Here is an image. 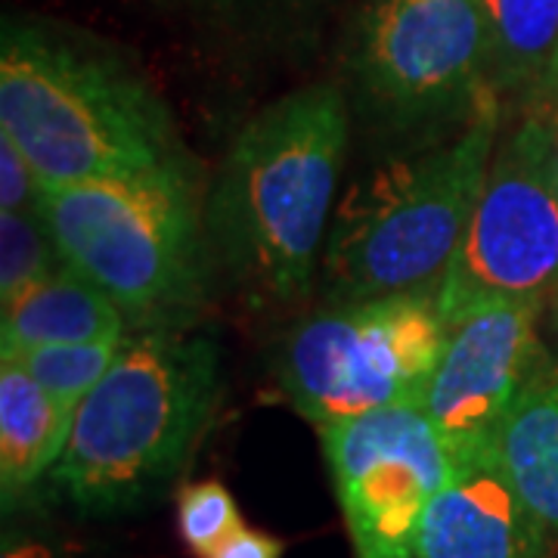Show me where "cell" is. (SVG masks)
Instances as JSON below:
<instances>
[{
  "label": "cell",
  "instance_id": "6da1fadb",
  "mask_svg": "<svg viewBox=\"0 0 558 558\" xmlns=\"http://www.w3.org/2000/svg\"><path fill=\"white\" fill-rule=\"evenodd\" d=\"M218 344L186 326L140 329L81 400L50 481L90 515L134 509L178 475L218 407Z\"/></svg>",
  "mask_w": 558,
  "mask_h": 558
},
{
  "label": "cell",
  "instance_id": "7a4b0ae2",
  "mask_svg": "<svg viewBox=\"0 0 558 558\" xmlns=\"http://www.w3.org/2000/svg\"><path fill=\"white\" fill-rule=\"evenodd\" d=\"M0 131L47 186L180 165L171 119L137 72L28 22H3Z\"/></svg>",
  "mask_w": 558,
  "mask_h": 558
},
{
  "label": "cell",
  "instance_id": "3957f363",
  "mask_svg": "<svg viewBox=\"0 0 558 558\" xmlns=\"http://www.w3.org/2000/svg\"><path fill=\"white\" fill-rule=\"evenodd\" d=\"M348 149L344 97L304 87L242 128L211 205L215 236L255 292L289 301L311 282Z\"/></svg>",
  "mask_w": 558,
  "mask_h": 558
},
{
  "label": "cell",
  "instance_id": "277c9868",
  "mask_svg": "<svg viewBox=\"0 0 558 558\" xmlns=\"http://www.w3.org/2000/svg\"><path fill=\"white\" fill-rule=\"evenodd\" d=\"M499 102L487 90L459 134L373 168L336 211L326 282L341 301L435 292L457 258L497 153Z\"/></svg>",
  "mask_w": 558,
  "mask_h": 558
},
{
  "label": "cell",
  "instance_id": "5b68a950",
  "mask_svg": "<svg viewBox=\"0 0 558 558\" xmlns=\"http://www.w3.org/2000/svg\"><path fill=\"white\" fill-rule=\"evenodd\" d=\"M40 211L62 264L100 286L131 323H186L202 295L205 240L183 161L47 186Z\"/></svg>",
  "mask_w": 558,
  "mask_h": 558
},
{
  "label": "cell",
  "instance_id": "8992f818",
  "mask_svg": "<svg viewBox=\"0 0 558 558\" xmlns=\"http://www.w3.org/2000/svg\"><path fill=\"white\" fill-rule=\"evenodd\" d=\"M444 341L438 292L348 301L292 329L279 360V385L317 428L422 403Z\"/></svg>",
  "mask_w": 558,
  "mask_h": 558
},
{
  "label": "cell",
  "instance_id": "52a82bcc",
  "mask_svg": "<svg viewBox=\"0 0 558 558\" xmlns=\"http://www.w3.org/2000/svg\"><path fill=\"white\" fill-rule=\"evenodd\" d=\"M558 286V140L527 119L497 143L457 258L440 279L444 323L490 299L543 301Z\"/></svg>",
  "mask_w": 558,
  "mask_h": 558
},
{
  "label": "cell",
  "instance_id": "ba28073f",
  "mask_svg": "<svg viewBox=\"0 0 558 558\" xmlns=\"http://www.w3.org/2000/svg\"><path fill=\"white\" fill-rule=\"evenodd\" d=\"M317 432L357 558H416L425 509L457 472L435 422L403 403Z\"/></svg>",
  "mask_w": 558,
  "mask_h": 558
},
{
  "label": "cell",
  "instance_id": "9c48e42d",
  "mask_svg": "<svg viewBox=\"0 0 558 558\" xmlns=\"http://www.w3.org/2000/svg\"><path fill=\"white\" fill-rule=\"evenodd\" d=\"M357 72L395 119H465L490 90L478 0H369L360 20Z\"/></svg>",
  "mask_w": 558,
  "mask_h": 558
},
{
  "label": "cell",
  "instance_id": "30bf717a",
  "mask_svg": "<svg viewBox=\"0 0 558 558\" xmlns=\"http://www.w3.org/2000/svg\"><path fill=\"white\" fill-rule=\"evenodd\" d=\"M539 301L490 299L447 323L422 410L459 462L497 453V435L543 363Z\"/></svg>",
  "mask_w": 558,
  "mask_h": 558
},
{
  "label": "cell",
  "instance_id": "8fae6325",
  "mask_svg": "<svg viewBox=\"0 0 558 558\" xmlns=\"http://www.w3.org/2000/svg\"><path fill=\"white\" fill-rule=\"evenodd\" d=\"M546 537L497 453L459 462L453 478L428 502L416 558H553Z\"/></svg>",
  "mask_w": 558,
  "mask_h": 558
},
{
  "label": "cell",
  "instance_id": "7c38bea8",
  "mask_svg": "<svg viewBox=\"0 0 558 558\" xmlns=\"http://www.w3.org/2000/svg\"><path fill=\"white\" fill-rule=\"evenodd\" d=\"M128 326L131 319L100 286L62 264L3 304L0 351L69 341H121Z\"/></svg>",
  "mask_w": 558,
  "mask_h": 558
},
{
  "label": "cell",
  "instance_id": "4fadbf2b",
  "mask_svg": "<svg viewBox=\"0 0 558 558\" xmlns=\"http://www.w3.org/2000/svg\"><path fill=\"white\" fill-rule=\"evenodd\" d=\"M499 465L558 549V363L543 357L497 435Z\"/></svg>",
  "mask_w": 558,
  "mask_h": 558
},
{
  "label": "cell",
  "instance_id": "5bb4252c",
  "mask_svg": "<svg viewBox=\"0 0 558 558\" xmlns=\"http://www.w3.org/2000/svg\"><path fill=\"white\" fill-rule=\"evenodd\" d=\"M75 410L16 363L0 360V490L7 506L53 472L72 435Z\"/></svg>",
  "mask_w": 558,
  "mask_h": 558
},
{
  "label": "cell",
  "instance_id": "9a60e30c",
  "mask_svg": "<svg viewBox=\"0 0 558 558\" xmlns=\"http://www.w3.org/2000/svg\"><path fill=\"white\" fill-rule=\"evenodd\" d=\"M490 90L539 94L558 84V0H478Z\"/></svg>",
  "mask_w": 558,
  "mask_h": 558
},
{
  "label": "cell",
  "instance_id": "2e32d148",
  "mask_svg": "<svg viewBox=\"0 0 558 558\" xmlns=\"http://www.w3.org/2000/svg\"><path fill=\"white\" fill-rule=\"evenodd\" d=\"M128 339V336H124ZM121 339V341H124ZM121 341H69V344H32L7 348L0 360L16 363L40 388L78 407L116 363Z\"/></svg>",
  "mask_w": 558,
  "mask_h": 558
},
{
  "label": "cell",
  "instance_id": "e0dca14e",
  "mask_svg": "<svg viewBox=\"0 0 558 558\" xmlns=\"http://www.w3.org/2000/svg\"><path fill=\"white\" fill-rule=\"evenodd\" d=\"M60 267L62 255L44 211H0V304Z\"/></svg>",
  "mask_w": 558,
  "mask_h": 558
},
{
  "label": "cell",
  "instance_id": "ac0fdd59",
  "mask_svg": "<svg viewBox=\"0 0 558 558\" xmlns=\"http://www.w3.org/2000/svg\"><path fill=\"white\" fill-rule=\"evenodd\" d=\"M178 527L183 543L199 558H208L245 524L236 499L220 481H199L180 490Z\"/></svg>",
  "mask_w": 558,
  "mask_h": 558
},
{
  "label": "cell",
  "instance_id": "d6986e66",
  "mask_svg": "<svg viewBox=\"0 0 558 558\" xmlns=\"http://www.w3.org/2000/svg\"><path fill=\"white\" fill-rule=\"evenodd\" d=\"M47 183L13 137L0 131V211H40Z\"/></svg>",
  "mask_w": 558,
  "mask_h": 558
},
{
  "label": "cell",
  "instance_id": "ffe728a7",
  "mask_svg": "<svg viewBox=\"0 0 558 558\" xmlns=\"http://www.w3.org/2000/svg\"><path fill=\"white\" fill-rule=\"evenodd\" d=\"M282 543L270 534H260L252 527H240L223 546H218L208 558H279Z\"/></svg>",
  "mask_w": 558,
  "mask_h": 558
},
{
  "label": "cell",
  "instance_id": "44dd1931",
  "mask_svg": "<svg viewBox=\"0 0 558 558\" xmlns=\"http://www.w3.org/2000/svg\"><path fill=\"white\" fill-rule=\"evenodd\" d=\"M0 558H65L53 546H47L44 539L32 537H7L3 539V553Z\"/></svg>",
  "mask_w": 558,
  "mask_h": 558
},
{
  "label": "cell",
  "instance_id": "7402d4cb",
  "mask_svg": "<svg viewBox=\"0 0 558 558\" xmlns=\"http://www.w3.org/2000/svg\"><path fill=\"white\" fill-rule=\"evenodd\" d=\"M553 558H558V549H556V556H553Z\"/></svg>",
  "mask_w": 558,
  "mask_h": 558
}]
</instances>
